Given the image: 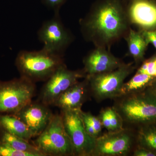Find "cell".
<instances>
[{
  "instance_id": "15",
  "label": "cell",
  "mask_w": 156,
  "mask_h": 156,
  "mask_svg": "<svg viewBox=\"0 0 156 156\" xmlns=\"http://www.w3.org/2000/svg\"><path fill=\"white\" fill-rule=\"evenodd\" d=\"M0 129L29 141L33 136L27 126L13 115L0 114Z\"/></svg>"
},
{
  "instance_id": "13",
  "label": "cell",
  "mask_w": 156,
  "mask_h": 156,
  "mask_svg": "<svg viewBox=\"0 0 156 156\" xmlns=\"http://www.w3.org/2000/svg\"><path fill=\"white\" fill-rule=\"evenodd\" d=\"M91 97L87 77L69 87L58 98L53 106L61 111H80L89 98Z\"/></svg>"
},
{
  "instance_id": "6",
  "label": "cell",
  "mask_w": 156,
  "mask_h": 156,
  "mask_svg": "<svg viewBox=\"0 0 156 156\" xmlns=\"http://www.w3.org/2000/svg\"><path fill=\"white\" fill-rule=\"evenodd\" d=\"M134 69L132 64L123 63L112 71L87 76L91 97L98 102L119 97L125 80Z\"/></svg>"
},
{
  "instance_id": "7",
  "label": "cell",
  "mask_w": 156,
  "mask_h": 156,
  "mask_svg": "<svg viewBox=\"0 0 156 156\" xmlns=\"http://www.w3.org/2000/svg\"><path fill=\"white\" fill-rule=\"evenodd\" d=\"M137 147L134 129L124 128L107 132L95 139L93 156H126L132 155Z\"/></svg>"
},
{
  "instance_id": "5",
  "label": "cell",
  "mask_w": 156,
  "mask_h": 156,
  "mask_svg": "<svg viewBox=\"0 0 156 156\" xmlns=\"http://www.w3.org/2000/svg\"><path fill=\"white\" fill-rule=\"evenodd\" d=\"M36 92L35 83L23 77L0 81V114L16 113L32 101Z\"/></svg>"
},
{
  "instance_id": "16",
  "label": "cell",
  "mask_w": 156,
  "mask_h": 156,
  "mask_svg": "<svg viewBox=\"0 0 156 156\" xmlns=\"http://www.w3.org/2000/svg\"><path fill=\"white\" fill-rule=\"evenodd\" d=\"M0 140L5 143L16 150L27 153L31 156H45L38 148L29 141L0 129Z\"/></svg>"
},
{
  "instance_id": "19",
  "label": "cell",
  "mask_w": 156,
  "mask_h": 156,
  "mask_svg": "<svg viewBox=\"0 0 156 156\" xmlns=\"http://www.w3.org/2000/svg\"><path fill=\"white\" fill-rule=\"evenodd\" d=\"M98 116L108 132L120 131L124 128L122 118L113 106L102 108Z\"/></svg>"
},
{
  "instance_id": "10",
  "label": "cell",
  "mask_w": 156,
  "mask_h": 156,
  "mask_svg": "<svg viewBox=\"0 0 156 156\" xmlns=\"http://www.w3.org/2000/svg\"><path fill=\"white\" fill-rule=\"evenodd\" d=\"M38 38L44 44L43 49L63 57L66 50L72 41V37L62 22L59 13L44 21L38 31Z\"/></svg>"
},
{
  "instance_id": "21",
  "label": "cell",
  "mask_w": 156,
  "mask_h": 156,
  "mask_svg": "<svg viewBox=\"0 0 156 156\" xmlns=\"http://www.w3.org/2000/svg\"><path fill=\"white\" fill-rule=\"evenodd\" d=\"M85 130L90 136L96 139L101 135L103 126L98 117L89 112L80 111Z\"/></svg>"
},
{
  "instance_id": "24",
  "label": "cell",
  "mask_w": 156,
  "mask_h": 156,
  "mask_svg": "<svg viewBox=\"0 0 156 156\" xmlns=\"http://www.w3.org/2000/svg\"><path fill=\"white\" fill-rule=\"evenodd\" d=\"M67 0H41L46 7L54 11V14L59 13V10Z\"/></svg>"
},
{
  "instance_id": "20",
  "label": "cell",
  "mask_w": 156,
  "mask_h": 156,
  "mask_svg": "<svg viewBox=\"0 0 156 156\" xmlns=\"http://www.w3.org/2000/svg\"><path fill=\"white\" fill-rule=\"evenodd\" d=\"M155 78L146 74L136 73L128 82L123 84L120 96L142 91Z\"/></svg>"
},
{
  "instance_id": "25",
  "label": "cell",
  "mask_w": 156,
  "mask_h": 156,
  "mask_svg": "<svg viewBox=\"0 0 156 156\" xmlns=\"http://www.w3.org/2000/svg\"><path fill=\"white\" fill-rule=\"evenodd\" d=\"M148 44L151 43L156 49V30H144L142 32Z\"/></svg>"
},
{
  "instance_id": "12",
  "label": "cell",
  "mask_w": 156,
  "mask_h": 156,
  "mask_svg": "<svg viewBox=\"0 0 156 156\" xmlns=\"http://www.w3.org/2000/svg\"><path fill=\"white\" fill-rule=\"evenodd\" d=\"M83 62V70L87 76L112 71L124 63L103 47H98L89 53Z\"/></svg>"
},
{
  "instance_id": "1",
  "label": "cell",
  "mask_w": 156,
  "mask_h": 156,
  "mask_svg": "<svg viewBox=\"0 0 156 156\" xmlns=\"http://www.w3.org/2000/svg\"><path fill=\"white\" fill-rule=\"evenodd\" d=\"M87 40L103 45L120 37L128 28L127 17L119 0H105L81 21Z\"/></svg>"
},
{
  "instance_id": "2",
  "label": "cell",
  "mask_w": 156,
  "mask_h": 156,
  "mask_svg": "<svg viewBox=\"0 0 156 156\" xmlns=\"http://www.w3.org/2000/svg\"><path fill=\"white\" fill-rule=\"evenodd\" d=\"M113 107L123 121L124 128L135 129L156 123V96L147 90L120 96Z\"/></svg>"
},
{
  "instance_id": "23",
  "label": "cell",
  "mask_w": 156,
  "mask_h": 156,
  "mask_svg": "<svg viewBox=\"0 0 156 156\" xmlns=\"http://www.w3.org/2000/svg\"><path fill=\"white\" fill-rule=\"evenodd\" d=\"M0 156H31L30 154L16 150L5 143L0 140Z\"/></svg>"
},
{
  "instance_id": "8",
  "label": "cell",
  "mask_w": 156,
  "mask_h": 156,
  "mask_svg": "<svg viewBox=\"0 0 156 156\" xmlns=\"http://www.w3.org/2000/svg\"><path fill=\"white\" fill-rule=\"evenodd\" d=\"M86 77L83 69L71 70L64 63L46 81L41 89L38 101L47 106H53L62 94L79 79Z\"/></svg>"
},
{
  "instance_id": "26",
  "label": "cell",
  "mask_w": 156,
  "mask_h": 156,
  "mask_svg": "<svg viewBox=\"0 0 156 156\" xmlns=\"http://www.w3.org/2000/svg\"><path fill=\"white\" fill-rule=\"evenodd\" d=\"M132 156H155L156 153L153 151L144 148L136 147L133 151Z\"/></svg>"
},
{
  "instance_id": "9",
  "label": "cell",
  "mask_w": 156,
  "mask_h": 156,
  "mask_svg": "<svg viewBox=\"0 0 156 156\" xmlns=\"http://www.w3.org/2000/svg\"><path fill=\"white\" fill-rule=\"evenodd\" d=\"M80 111H61L60 114L73 148L75 156H93L95 139L85 130Z\"/></svg>"
},
{
  "instance_id": "3",
  "label": "cell",
  "mask_w": 156,
  "mask_h": 156,
  "mask_svg": "<svg viewBox=\"0 0 156 156\" xmlns=\"http://www.w3.org/2000/svg\"><path fill=\"white\" fill-rule=\"evenodd\" d=\"M64 64L63 57L43 48L38 51L21 50L15 60V65L20 76L34 83L47 81Z\"/></svg>"
},
{
  "instance_id": "22",
  "label": "cell",
  "mask_w": 156,
  "mask_h": 156,
  "mask_svg": "<svg viewBox=\"0 0 156 156\" xmlns=\"http://www.w3.org/2000/svg\"><path fill=\"white\" fill-rule=\"evenodd\" d=\"M156 77V56L144 62L136 72Z\"/></svg>"
},
{
  "instance_id": "27",
  "label": "cell",
  "mask_w": 156,
  "mask_h": 156,
  "mask_svg": "<svg viewBox=\"0 0 156 156\" xmlns=\"http://www.w3.org/2000/svg\"><path fill=\"white\" fill-rule=\"evenodd\" d=\"M151 84V88L148 90L156 96V77Z\"/></svg>"
},
{
  "instance_id": "11",
  "label": "cell",
  "mask_w": 156,
  "mask_h": 156,
  "mask_svg": "<svg viewBox=\"0 0 156 156\" xmlns=\"http://www.w3.org/2000/svg\"><path fill=\"white\" fill-rule=\"evenodd\" d=\"M53 115L49 106L37 100L32 101L12 115L25 124L33 138L38 136L44 130Z\"/></svg>"
},
{
  "instance_id": "4",
  "label": "cell",
  "mask_w": 156,
  "mask_h": 156,
  "mask_svg": "<svg viewBox=\"0 0 156 156\" xmlns=\"http://www.w3.org/2000/svg\"><path fill=\"white\" fill-rule=\"evenodd\" d=\"M45 156H74L61 114L53 115L44 130L33 142Z\"/></svg>"
},
{
  "instance_id": "18",
  "label": "cell",
  "mask_w": 156,
  "mask_h": 156,
  "mask_svg": "<svg viewBox=\"0 0 156 156\" xmlns=\"http://www.w3.org/2000/svg\"><path fill=\"white\" fill-rule=\"evenodd\" d=\"M134 130L136 144L156 153V126L153 123L140 126Z\"/></svg>"
},
{
  "instance_id": "14",
  "label": "cell",
  "mask_w": 156,
  "mask_h": 156,
  "mask_svg": "<svg viewBox=\"0 0 156 156\" xmlns=\"http://www.w3.org/2000/svg\"><path fill=\"white\" fill-rule=\"evenodd\" d=\"M128 17L132 23L144 30H156V2L134 0L128 9Z\"/></svg>"
},
{
  "instance_id": "17",
  "label": "cell",
  "mask_w": 156,
  "mask_h": 156,
  "mask_svg": "<svg viewBox=\"0 0 156 156\" xmlns=\"http://www.w3.org/2000/svg\"><path fill=\"white\" fill-rule=\"evenodd\" d=\"M126 41L130 56L136 62L141 61L144 58L146 49L148 44L142 32H138L130 29Z\"/></svg>"
}]
</instances>
